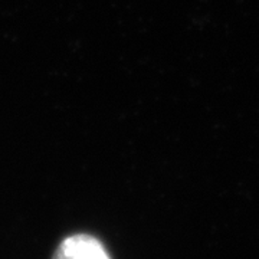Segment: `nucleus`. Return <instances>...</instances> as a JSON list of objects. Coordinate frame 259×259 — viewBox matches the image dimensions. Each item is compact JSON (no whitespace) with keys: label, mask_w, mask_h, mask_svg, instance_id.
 Here are the masks:
<instances>
[{"label":"nucleus","mask_w":259,"mask_h":259,"mask_svg":"<svg viewBox=\"0 0 259 259\" xmlns=\"http://www.w3.org/2000/svg\"><path fill=\"white\" fill-rule=\"evenodd\" d=\"M52 259H111V256L98 238L88 233H75L62 239Z\"/></svg>","instance_id":"obj_1"}]
</instances>
